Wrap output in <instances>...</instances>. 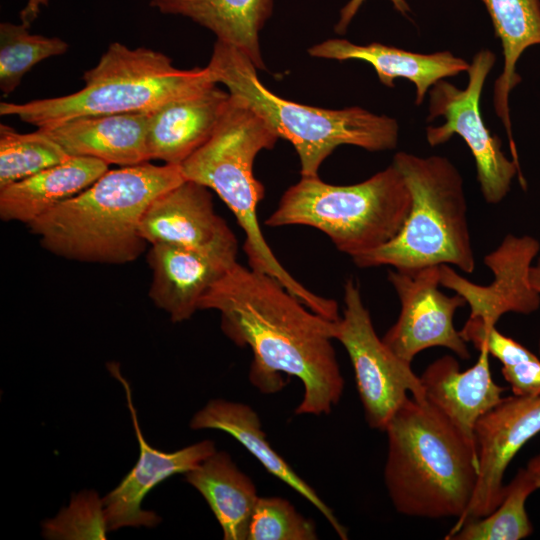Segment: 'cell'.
<instances>
[{"mask_svg":"<svg viewBox=\"0 0 540 540\" xmlns=\"http://www.w3.org/2000/svg\"><path fill=\"white\" fill-rule=\"evenodd\" d=\"M532 476L537 489H540V453L534 455L527 463L525 467Z\"/></svg>","mask_w":540,"mask_h":540,"instance_id":"obj_34","label":"cell"},{"mask_svg":"<svg viewBox=\"0 0 540 540\" xmlns=\"http://www.w3.org/2000/svg\"><path fill=\"white\" fill-rule=\"evenodd\" d=\"M495 63L496 55L490 49H481L472 58L465 89L445 79L436 82L428 91L427 121L441 116L445 122L426 128L430 146L446 143L455 134L463 138L475 160L481 193L489 204H498L507 196L516 175L523 188L526 186L520 167L506 157L501 139L491 133L481 114L483 87Z\"/></svg>","mask_w":540,"mask_h":540,"instance_id":"obj_9","label":"cell"},{"mask_svg":"<svg viewBox=\"0 0 540 540\" xmlns=\"http://www.w3.org/2000/svg\"><path fill=\"white\" fill-rule=\"evenodd\" d=\"M275 130L244 101L230 94L228 107L210 139L179 166L186 180L212 189L232 211L245 233L244 251L251 269L277 279L312 311L338 317L335 300L317 295L298 282L278 261L257 219L264 187L253 172L257 154L274 147Z\"/></svg>","mask_w":540,"mask_h":540,"instance_id":"obj_4","label":"cell"},{"mask_svg":"<svg viewBox=\"0 0 540 540\" xmlns=\"http://www.w3.org/2000/svg\"><path fill=\"white\" fill-rule=\"evenodd\" d=\"M108 164L90 157L66 161L0 189V218L30 224L79 194L107 172Z\"/></svg>","mask_w":540,"mask_h":540,"instance_id":"obj_22","label":"cell"},{"mask_svg":"<svg viewBox=\"0 0 540 540\" xmlns=\"http://www.w3.org/2000/svg\"><path fill=\"white\" fill-rule=\"evenodd\" d=\"M478 351L477 361L465 371L460 370L455 357L445 355L432 362L420 376L425 400L475 449L477 422L502 400L505 391L492 379L489 353L485 349Z\"/></svg>","mask_w":540,"mask_h":540,"instance_id":"obj_17","label":"cell"},{"mask_svg":"<svg viewBox=\"0 0 540 540\" xmlns=\"http://www.w3.org/2000/svg\"><path fill=\"white\" fill-rule=\"evenodd\" d=\"M343 316L337 321L335 339L346 349L353 366L358 394L367 424L384 431L408 398L425 400L420 376L380 339L353 278L344 285Z\"/></svg>","mask_w":540,"mask_h":540,"instance_id":"obj_10","label":"cell"},{"mask_svg":"<svg viewBox=\"0 0 540 540\" xmlns=\"http://www.w3.org/2000/svg\"><path fill=\"white\" fill-rule=\"evenodd\" d=\"M539 251L536 238L508 234L484 257V264L493 273L490 284L473 283L447 264L439 266L440 284L463 297L470 307L469 320L496 326L506 313L526 315L538 310L540 293L532 287L529 272Z\"/></svg>","mask_w":540,"mask_h":540,"instance_id":"obj_12","label":"cell"},{"mask_svg":"<svg viewBox=\"0 0 540 540\" xmlns=\"http://www.w3.org/2000/svg\"><path fill=\"white\" fill-rule=\"evenodd\" d=\"M365 0H350L341 10L340 17L335 25V32L338 34H344L361 5ZM394 8L403 15H407L410 12V7L405 0H390Z\"/></svg>","mask_w":540,"mask_h":540,"instance_id":"obj_32","label":"cell"},{"mask_svg":"<svg viewBox=\"0 0 540 540\" xmlns=\"http://www.w3.org/2000/svg\"><path fill=\"white\" fill-rule=\"evenodd\" d=\"M107 532L103 499L94 490L77 493L54 518L42 522L46 539H106Z\"/></svg>","mask_w":540,"mask_h":540,"instance_id":"obj_30","label":"cell"},{"mask_svg":"<svg viewBox=\"0 0 540 540\" xmlns=\"http://www.w3.org/2000/svg\"><path fill=\"white\" fill-rule=\"evenodd\" d=\"M147 261L152 270L150 299L172 322H182L199 310L201 297L237 263V254L157 243Z\"/></svg>","mask_w":540,"mask_h":540,"instance_id":"obj_16","label":"cell"},{"mask_svg":"<svg viewBox=\"0 0 540 540\" xmlns=\"http://www.w3.org/2000/svg\"><path fill=\"white\" fill-rule=\"evenodd\" d=\"M539 351H540V341H539Z\"/></svg>","mask_w":540,"mask_h":540,"instance_id":"obj_36","label":"cell"},{"mask_svg":"<svg viewBox=\"0 0 540 540\" xmlns=\"http://www.w3.org/2000/svg\"><path fill=\"white\" fill-rule=\"evenodd\" d=\"M198 309L218 311L223 333L250 347L249 380L261 393L279 392L286 374L304 386L295 414H329L340 401L344 379L332 345L338 320L309 309L274 277L237 262Z\"/></svg>","mask_w":540,"mask_h":540,"instance_id":"obj_1","label":"cell"},{"mask_svg":"<svg viewBox=\"0 0 540 540\" xmlns=\"http://www.w3.org/2000/svg\"><path fill=\"white\" fill-rule=\"evenodd\" d=\"M384 432V482L400 514L429 519L466 511L478 478L476 449L426 400L408 397Z\"/></svg>","mask_w":540,"mask_h":540,"instance_id":"obj_3","label":"cell"},{"mask_svg":"<svg viewBox=\"0 0 540 540\" xmlns=\"http://www.w3.org/2000/svg\"><path fill=\"white\" fill-rule=\"evenodd\" d=\"M190 428L216 429L231 435L261 463L268 473L286 483L317 508L341 539L348 538L347 529L335 517L334 512L271 447L258 414L249 405L224 399L210 400L194 414L190 421Z\"/></svg>","mask_w":540,"mask_h":540,"instance_id":"obj_21","label":"cell"},{"mask_svg":"<svg viewBox=\"0 0 540 540\" xmlns=\"http://www.w3.org/2000/svg\"><path fill=\"white\" fill-rule=\"evenodd\" d=\"M140 235L151 245L176 244L238 254V241L214 209L208 188L191 180L162 193L148 206Z\"/></svg>","mask_w":540,"mask_h":540,"instance_id":"obj_15","label":"cell"},{"mask_svg":"<svg viewBox=\"0 0 540 540\" xmlns=\"http://www.w3.org/2000/svg\"><path fill=\"white\" fill-rule=\"evenodd\" d=\"M207 67L214 82L224 84L279 137L291 142L299 156L301 176H318L323 161L340 145L375 152L392 150L398 144L396 119L358 106L324 109L281 98L261 83L254 63L230 45L217 41Z\"/></svg>","mask_w":540,"mask_h":540,"instance_id":"obj_5","label":"cell"},{"mask_svg":"<svg viewBox=\"0 0 540 540\" xmlns=\"http://www.w3.org/2000/svg\"><path fill=\"white\" fill-rule=\"evenodd\" d=\"M84 87L72 94L0 103L1 116H16L38 128L86 115L150 113L214 82L209 68L179 69L165 54L111 43L83 74Z\"/></svg>","mask_w":540,"mask_h":540,"instance_id":"obj_6","label":"cell"},{"mask_svg":"<svg viewBox=\"0 0 540 540\" xmlns=\"http://www.w3.org/2000/svg\"><path fill=\"white\" fill-rule=\"evenodd\" d=\"M537 486L526 468L518 470L505 485L500 504L488 515L453 527L447 540H521L533 532L526 501Z\"/></svg>","mask_w":540,"mask_h":540,"instance_id":"obj_26","label":"cell"},{"mask_svg":"<svg viewBox=\"0 0 540 540\" xmlns=\"http://www.w3.org/2000/svg\"><path fill=\"white\" fill-rule=\"evenodd\" d=\"M439 266L410 272L388 271L387 278L397 293L401 310L382 340L408 363L431 347H445L463 360L470 358L467 342L453 322L457 309L466 302L457 293L447 296L439 290Z\"/></svg>","mask_w":540,"mask_h":540,"instance_id":"obj_11","label":"cell"},{"mask_svg":"<svg viewBox=\"0 0 540 540\" xmlns=\"http://www.w3.org/2000/svg\"><path fill=\"white\" fill-rule=\"evenodd\" d=\"M478 478L466 511L453 527L491 513L501 502L504 474L520 449L540 433V394L503 397L475 427Z\"/></svg>","mask_w":540,"mask_h":540,"instance_id":"obj_13","label":"cell"},{"mask_svg":"<svg viewBox=\"0 0 540 540\" xmlns=\"http://www.w3.org/2000/svg\"><path fill=\"white\" fill-rule=\"evenodd\" d=\"M186 481L206 500L225 540H247L259 496L254 482L224 451H215L185 473Z\"/></svg>","mask_w":540,"mask_h":540,"instance_id":"obj_25","label":"cell"},{"mask_svg":"<svg viewBox=\"0 0 540 540\" xmlns=\"http://www.w3.org/2000/svg\"><path fill=\"white\" fill-rule=\"evenodd\" d=\"M529 280L532 287L540 293V255L537 259V263L530 268Z\"/></svg>","mask_w":540,"mask_h":540,"instance_id":"obj_35","label":"cell"},{"mask_svg":"<svg viewBox=\"0 0 540 540\" xmlns=\"http://www.w3.org/2000/svg\"><path fill=\"white\" fill-rule=\"evenodd\" d=\"M500 39L503 70L494 83V110L506 130L512 159L519 164L513 138L509 97L521 82L516 64L524 51L540 45V0H481Z\"/></svg>","mask_w":540,"mask_h":540,"instance_id":"obj_24","label":"cell"},{"mask_svg":"<svg viewBox=\"0 0 540 540\" xmlns=\"http://www.w3.org/2000/svg\"><path fill=\"white\" fill-rule=\"evenodd\" d=\"M186 180L179 165L148 162L108 170L88 188L27 226L41 246L65 259L100 264L135 261L147 242L140 222L162 193Z\"/></svg>","mask_w":540,"mask_h":540,"instance_id":"obj_2","label":"cell"},{"mask_svg":"<svg viewBox=\"0 0 540 540\" xmlns=\"http://www.w3.org/2000/svg\"><path fill=\"white\" fill-rule=\"evenodd\" d=\"M150 6L190 18L211 30L217 41L244 53L257 69H265L259 32L271 16L273 0H151Z\"/></svg>","mask_w":540,"mask_h":540,"instance_id":"obj_23","label":"cell"},{"mask_svg":"<svg viewBox=\"0 0 540 540\" xmlns=\"http://www.w3.org/2000/svg\"><path fill=\"white\" fill-rule=\"evenodd\" d=\"M314 522L281 497H259L247 540H316Z\"/></svg>","mask_w":540,"mask_h":540,"instance_id":"obj_31","label":"cell"},{"mask_svg":"<svg viewBox=\"0 0 540 540\" xmlns=\"http://www.w3.org/2000/svg\"><path fill=\"white\" fill-rule=\"evenodd\" d=\"M69 158L60 145L38 129L20 133L0 125V189Z\"/></svg>","mask_w":540,"mask_h":540,"instance_id":"obj_28","label":"cell"},{"mask_svg":"<svg viewBox=\"0 0 540 540\" xmlns=\"http://www.w3.org/2000/svg\"><path fill=\"white\" fill-rule=\"evenodd\" d=\"M48 0H28L26 6L22 9L20 13L22 24L27 27L35 20L37 17L40 6L47 5Z\"/></svg>","mask_w":540,"mask_h":540,"instance_id":"obj_33","label":"cell"},{"mask_svg":"<svg viewBox=\"0 0 540 540\" xmlns=\"http://www.w3.org/2000/svg\"><path fill=\"white\" fill-rule=\"evenodd\" d=\"M461 336L477 349H485L502 364L501 373L514 395L540 394V359L514 339L503 335L496 326L487 327L467 320Z\"/></svg>","mask_w":540,"mask_h":540,"instance_id":"obj_27","label":"cell"},{"mask_svg":"<svg viewBox=\"0 0 540 540\" xmlns=\"http://www.w3.org/2000/svg\"><path fill=\"white\" fill-rule=\"evenodd\" d=\"M24 24H0V89L12 93L23 76L39 62L64 54L69 45L58 37L31 34Z\"/></svg>","mask_w":540,"mask_h":540,"instance_id":"obj_29","label":"cell"},{"mask_svg":"<svg viewBox=\"0 0 540 540\" xmlns=\"http://www.w3.org/2000/svg\"><path fill=\"white\" fill-rule=\"evenodd\" d=\"M412 204L410 191L391 163L353 185H331L318 176L304 177L289 187L265 225H304L325 233L352 259L392 240Z\"/></svg>","mask_w":540,"mask_h":540,"instance_id":"obj_8","label":"cell"},{"mask_svg":"<svg viewBox=\"0 0 540 540\" xmlns=\"http://www.w3.org/2000/svg\"><path fill=\"white\" fill-rule=\"evenodd\" d=\"M308 53L337 61L367 62L387 87H393L397 78L407 79L415 86V104L418 106L436 82L467 72L470 66L465 59L448 50L423 54L377 42L357 45L345 39H329L312 46Z\"/></svg>","mask_w":540,"mask_h":540,"instance_id":"obj_20","label":"cell"},{"mask_svg":"<svg viewBox=\"0 0 540 540\" xmlns=\"http://www.w3.org/2000/svg\"><path fill=\"white\" fill-rule=\"evenodd\" d=\"M148 113L86 115L38 128L70 157L121 167L148 162Z\"/></svg>","mask_w":540,"mask_h":540,"instance_id":"obj_19","label":"cell"},{"mask_svg":"<svg viewBox=\"0 0 540 540\" xmlns=\"http://www.w3.org/2000/svg\"><path fill=\"white\" fill-rule=\"evenodd\" d=\"M392 164L412 197L407 218L385 245L356 257L360 268L391 266L410 272L451 264L464 273L475 270V255L467 219L464 180L445 156L397 152Z\"/></svg>","mask_w":540,"mask_h":540,"instance_id":"obj_7","label":"cell"},{"mask_svg":"<svg viewBox=\"0 0 540 540\" xmlns=\"http://www.w3.org/2000/svg\"><path fill=\"white\" fill-rule=\"evenodd\" d=\"M108 370L122 384L132 424L139 444V457L132 470L103 499L108 531L123 527H155L161 518L154 511L142 508L147 493L168 477L192 470L215 451L212 440H202L182 449L165 452L152 447L144 438L133 404L128 381L117 363H109Z\"/></svg>","mask_w":540,"mask_h":540,"instance_id":"obj_14","label":"cell"},{"mask_svg":"<svg viewBox=\"0 0 540 540\" xmlns=\"http://www.w3.org/2000/svg\"><path fill=\"white\" fill-rule=\"evenodd\" d=\"M229 101L230 93L212 84L148 113L149 159L180 165L210 139Z\"/></svg>","mask_w":540,"mask_h":540,"instance_id":"obj_18","label":"cell"}]
</instances>
